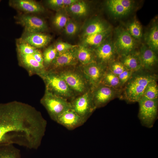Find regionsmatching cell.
Wrapping results in <instances>:
<instances>
[{"instance_id": "23", "label": "cell", "mask_w": 158, "mask_h": 158, "mask_svg": "<svg viewBox=\"0 0 158 158\" xmlns=\"http://www.w3.org/2000/svg\"><path fill=\"white\" fill-rule=\"evenodd\" d=\"M111 32V29L110 28L104 31L87 36L84 37V42L86 44L96 47L105 41Z\"/></svg>"}, {"instance_id": "15", "label": "cell", "mask_w": 158, "mask_h": 158, "mask_svg": "<svg viewBox=\"0 0 158 158\" xmlns=\"http://www.w3.org/2000/svg\"><path fill=\"white\" fill-rule=\"evenodd\" d=\"M20 64L26 70L29 75H36L40 77L46 70L44 66L37 61L32 55H25L18 53Z\"/></svg>"}, {"instance_id": "8", "label": "cell", "mask_w": 158, "mask_h": 158, "mask_svg": "<svg viewBox=\"0 0 158 158\" xmlns=\"http://www.w3.org/2000/svg\"><path fill=\"white\" fill-rule=\"evenodd\" d=\"M115 32V39L114 42L118 56L125 55L135 51V40L127 30L119 28Z\"/></svg>"}, {"instance_id": "1", "label": "cell", "mask_w": 158, "mask_h": 158, "mask_svg": "<svg viewBox=\"0 0 158 158\" xmlns=\"http://www.w3.org/2000/svg\"><path fill=\"white\" fill-rule=\"evenodd\" d=\"M47 125L41 113L29 104L17 101L0 103V145L16 144L37 150Z\"/></svg>"}, {"instance_id": "5", "label": "cell", "mask_w": 158, "mask_h": 158, "mask_svg": "<svg viewBox=\"0 0 158 158\" xmlns=\"http://www.w3.org/2000/svg\"><path fill=\"white\" fill-rule=\"evenodd\" d=\"M40 102L47 110L50 118L55 122L62 113L71 109L70 102L68 99L46 90Z\"/></svg>"}, {"instance_id": "24", "label": "cell", "mask_w": 158, "mask_h": 158, "mask_svg": "<svg viewBox=\"0 0 158 158\" xmlns=\"http://www.w3.org/2000/svg\"><path fill=\"white\" fill-rule=\"evenodd\" d=\"M106 5L109 12L115 17H122L130 13L119 3L118 0H108L107 2Z\"/></svg>"}, {"instance_id": "7", "label": "cell", "mask_w": 158, "mask_h": 158, "mask_svg": "<svg viewBox=\"0 0 158 158\" xmlns=\"http://www.w3.org/2000/svg\"><path fill=\"white\" fill-rule=\"evenodd\" d=\"M70 102L71 109L86 121L96 109L90 89L74 97Z\"/></svg>"}, {"instance_id": "17", "label": "cell", "mask_w": 158, "mask_h": 158, "mask_svg": "<svg viewBox=\"0 0 158 158\" xmlns=\"http://www.w3.org/2000/svg\"><path fill=\"white\" fill-rule=\"evenodd\" d=\"M20 39L36 48L43 47L51 41V37L42 32L25 30Z\"/></svg>"}, {"instance_id": "32", "label": "cell", "mask_w": 158, "mask_h": 158, "mask_svg": "<svg viewBox=\"0 0 158 158\" xmlns=\"http://www.w3.org/2000/svg\"><path fill=\"white\" fill-rule=\"evenodd\" d=\"M68 20L65 13L59 11L57 13L55 16L53 23L57 28L61 29L64 28Z\"/></svg>"}, {"instance_id": "34", "label": "cell", "mask_w": 158, "mask_h": 158, "mask_svg": "<svg viewBox=\"0 0 158 158\" xmlns=\"http://www.w3.org/2000/svg\"><path fill=\"white\" fill-rule=\"evenodd\" d=\"M65 33L68 36L75 34L79 30V26L74 21L69 19L64 27Z\"/></svg>"}, {"instance_id": "38", "label": "cell", "mask_w": 158, "mask_h": 158, "mask_svg": "<svg viewBox=\"0 0 158 158\" xmlns=\"http://www.w3.org/2000/svg\"><path fill=\"white\" fill-rule=\"evenodd\" d=\"M47 2L48 5L53 9L58 8L63 6V0H49L47 1Z\"/></svg>"}, {"instance_id": "25", "label": "cell", "mask_w": 158, "mask_h": 158, "mask_svg": "<svg viewBox=\"0 0 158 158\" xmlns=\"http://www.w3.org/2000/svg\"><path fill=\"white\" fill-rule=\"evenodd\" d=\"M100 83L114 88L121 90L122 87L118 76L107 68Z\"/></svg>"}, {"instance_id": "9", "label": "cell", "mask_w": 158, "mask_h": 158, "mask_svg": "<svg viewBox=\"0 0 158 158\" xmlns=\"http://www.w3.org/2000/svg\"><path fill=\"white\" fill-rule=\"evenodd\" d=\"M80 66L91 90L100 84L107 68L96 61Z\"/></svg>"}, {"instance_id": "3", "label": "cell", "mask_w": 158, "mask_h": 158, "mask_svg": "<svg viewBox=\"0 0 158 158\" xmlns=\"http://www.w3.org/2000/svg\"><path fill=\"white\" fill-rule=\"evenodd\" d=\"M55 72L64 80L75 97L90 89L80 66L66 68Z\"/></svg>"}, {"instance_id": "22", "label": "cell", "mask_w": 158, "mask_h": 158, "mask_svg": "<svg viewBox=\"0 0 158 158\" xmlns=\"http://www.w3.org/2000/svg\"><path fill=\"white\" fill-rule=\"evenodd\" d=\"M145 44L156 53L158 50V27L155 23L152 25L145 36Z\"/></svg>"}, {"instance_id": "4", "label": "cell", "mask_w": 158, "mask_h": 158, "mask_svg": "<svg viewBox=\"0 0 158 158\" xmlns=\"http://www.w3.org/2000/svg\"><path fill=\"white\" fill-rule=\"evenodd\" d=\"M40 77L45 83L46 90L68 100L75 97L64 80L57 73L46 71Z\"/></svg>"}, {"instance_id": "10", "label": "cell", "mask_w": 158, "mask_h": 158, "mask_svg": "<svg viewBox=\"0 0 158 158\" xmlns=\"http://www.w3.org/2000/svg\"><path fill=\"white\" fill-rule=\"evenodd\" d=\"M91 91L93 101L97 109L104 106L116 97H119L121 90L100 83Z\"/></svg>"}, {"instance_id": "14", "label": "cell", "mask_w": 158, "mask_h": 158, "mask_svg": "<svg viewBox=\"0 0 158 158\" xmlns=\"http://www.w3.org/2000/svg\"><path fill=\"white\" fill-rule=\"evenodd\" d=\"M87 121L72 109L61 115L56 122L69 130H72L83 125Z\"/></svg>"}, {"instance_id": "37", "label": "cell", "mask_w": 158, "mask_h": 158, "mask_svg": "<svg viewBox=\"0 0 158 158\" xmlns=\"http://www.w3.org/2000/svg\"><path fill=\"white\" fill-rule=\"evenodd\" d=\"M118 1L129 13L133 9L134 4L133 1L130 0H118Z\"/></svg>"}, {"instance_id": "31", "label": "cell", "mask_w": 158, "mask_h": 158, "mask_svg": "<svg viewBox=\"0 0 158 158\" xmlns=\"http://www.w3.org/2000/svg\"><path fill=\"white\" fill-rule=\"evenodd\" d=\"M16 46L18 53L25 55H32L38 49L20 38L16 41Z\"/></svg>"}, {"instance_id": "26", "label": "cell", "mask_w": 158, "mask_h": 158, "mask_svg": "<svg viewBox=\"0 0 158 158\" xmlns=\"http://www.w3.org/2000/svg\"><path fill=\"white\" fill-rule=\"evenodd\" d=\"M0 158H21L20 150L13 144L1 145Z\"/></svg>"}, {"instance_id": "12", "label": "cell", "mask_w": 158, "mask_h": 158, "mask_svg": "<svg viewBox=\"0 0 158 158\" xmlns=\"http://www.w3.org/2000/svg\"><path fill=\"white\" fill-rule=\"evenodd\" d=\"M76 48L58 53L47 71L56 72L64 68L77 66L78 62L76 55Z\"/></svg>"}, {"instance_id": "6", "label": "cell", "mask_w": 158, "mask_h": 158, "mask_svg": "<svg viewBox=\"0 0 158 158\" xmlns=\"http://www.w3.org/2000/svg\"><path fill=\"white\" fill-rule=\"evenodd\" d=\"M138 117L142 126L148 128L153 127L158 116V100L141 98L138 101Z\"/></svg>"}, {"instance_id": "18", "label": "cell", "mask_w": 158, "mask_h": 158, "mask_svg": "<svg viewBox=\"0 0 158 158\" xmlns=\"http://www.w3.org/2000/svg\"><path fill=\"white\" fill-rule=\"evenodd\" d=\"M10 6L27 13H39L44 9L40 4L32 0H12L9 2Z\"/></svg>"}, {"instance_id": "40", "label": "cell", "mask_w": 158, "mask_h": 158, "mask_svg": "<svg viewBox=\"0 0 158 158\" xmlns=\"http://www.w3.org/2000/svg\"><path fill=\"white\" fill-rule=\"evenodd\" d=\"M63 6H68L76 2L77 0H63Z\"/></svg>"}, {"instance_id": "33", "label": "cell", "mask_w": 158, "mask_h": 158, "mask_svg": "<svg viewBox=\"0 0 158 158\" xmlns=\"http://www.w3.org/2000/svg\"><path fill=\"white\" fill-rule=\"evenodd\" d=\"M107 68L112 73L117 76H118L126 69L118 59H116L111 62L108 66Z\"/></svg>"}, {"instance_id": "29", "label": "cell", "mask_w": 158, "mask_h": 158, "mask_svg": "<svg viewBox=\"0 0 158 158\" xmlns=\"http://www.w3.org/2000/svg\"><path fill=\"white\" fill-rule=\"evenodd\" d=\"M58 53L54 46H50L44 51L42 53L43 64L46 71L56 58Z\"/></svg>"}, {"instance_id": "36", "label": "cell", "mask_w": 158, "mask_h": 158, "mask_svg": "<svg viewBox=\"0 0 158 158\" xmlns=\"http://www.w3.org/2000/svg\"><path fill=\"white\" fill-rule=\"evenodd\" d=\"M134 72L126 69L118 76L122 88L128 81Z\"/></svg>"}, {"instance_id": "35", "label": "cell", "mask_w": 158, "mask_h": 158, "mask_svg": "<svg viewBox=\"0 0 158 158\" xmlns=\"http://www.w3.org/2000/svg\"><path fill=\"white\" fill-rule=\"evenodd\" d=\"M78 46L77 45L72 44L67 42H59L56 43L54 47L58 53H61L76 48Z\"/></svg>"}, {"instance_id": "20", "label": "cell", "mask_w": 158, "mask_h": 158, "mask_svg": "<svg viewBox=\"0 0 158 158\" xmlns=\"http://www.w3.org/2000/svg\"><path fill=\"white\" fill-rule=\"evenodd\" d=\"M76 55L78 62L81 66L95 61L94 51L84 46H79L76 48Z\"/></svg>"}, {"instance_id": "2", "label": "cell", "mask_w": 158, "mask_h": 158, "mask_svg": "<svg viewBox=\"0 0 158 158\" xmlns=\"http://www.w3.org/2000/svg\"><path fill=\"white\" fill-rule=\"evenodd\" d=\"M157 77L153 72L143 69L134 72L121 90L120 94H122L119 97L128 103L138 102L148 84L157 80Z\"/></svg>"}, {"instance_id": "28", "label": "cell", "mask_w": 158, "mask_h": 158, "mask_svg": "<svg viewBox=\"0 0 158 158\" xmlns=\"http://www.w3.org/2000/svg\"><path fill=\"white\" fill-rule=\"evenodd\" d=\"M126 30L135 40H139L142 37V28L140 24L136 20L128 23Z\"/></svg>"}, {"instance_id": "27", "label": "cell", "mask_w": 158, "mask_h": 158, "mask_svg": "<svg viewBox=\"0 0 158 158\" xmlns=\"http://www.w3.org/2000/svg\"><path fill=\"white\" fill-rule=\"evenodd\" d=\"M68 7V10L71 13L78 16H84L88 12L87 6L83 1L78 0Z\"/></svg>"}, {"instance_id": "39", "label": "cell", "mask_w": 158, "mask_h": 158, "mask_svg": "<svg viewBox=\"0 0 158 158\" xmlns=\"http://www.w3.org/2000/svg\"><path fill=\"white\" fill-rule=\"evenodd\" d=\"M32 55L37 61L44 65L43 54L40 51L37 49Z\"/></svg>"}, {"instance_id": "30", "label": "cell", "mask_w": 158, "mask_h": 158, "mask_svg": "<svg viewBox=\"0 0 158 158\" xmlns=\"http://www.w3.org/2000/svg\"><path fill=\"white\" fill-rule=\"evenodd\" d=\"M142 98L149 99L158 98V87L157 80L150 83L146 87Z\"/></svg>"}, {"instance_id": "11", "label": "cell", "mask_w": 158, "mask_h": 158, "mask_svg": "<svg viewBox=\"0 0 158 158\" xmlns=\"http://www.w3.org/2000/svg\"><path fill=\"white\" fill-rule=\"evenodd\" d=\"M94 51L95 61L107 67L118 55L114 42L110 40L105 41Z\"/></svg>"}, {"instance_id": "21", "label": "cell", "mask_w": 158, "mask_h": 158, "mask_svg": "<svg viewBox=\"0 0 158 158\" xmlns=\"http://www.w3.org/2000/svg\"><path fill=\"white\" fill-rule=\"evenodd\" d=\"M110 27L102 20L95 19L90 22L84 30V37L87 36L104 31Z\"/></svg>"}, {"instance_id": "16", "label": "cell", "mask_w": 158, "mask_h": 158, "mask_svg": "<svg viewBox=\"0 0 158 158\" xmlns=\"http://www.w3.org/2000/svg\"><path fill=\"white\" fill-rule=\"evenodd\" d=\"M138 53L142 69L153 72L158 62L157 54L145 44L142 45Z\"/></svg>"}, {"instance_id": "19", "label": "cell", "mask_w": 158, "mask_h": 158, "mask_svg": "<svg viewBox=\"0 0 158 158\" xmlns=\"http://www.w3.org/2000/svg\"><path fill=\"white\" fill-rule=\"evenodd\" d=\"M118 60L127 69L133 72L142 69L138 52L135 51L128 54L118 56Z\"/></svg>"}, {"instance_id": "13", "label": "cell", "mask_w": 158, "mask_h": 158, "mask_svg": "<svg viewBox=\"0 0 158 158\" xmlns=\"http://www.w3.org/2000/svg\"><path fill=\"white\" fill-rule=\"evenodd\" d=\"M17 23L25 27V30L42 32L47 29L44 20L36 16L29 14H23L19 17Z\"/></svg>"}]
</instances>
